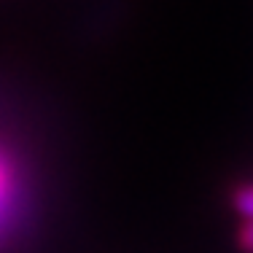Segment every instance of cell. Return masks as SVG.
Wrapping results in <instances>:
<instances>
[{"mask_svg":"<svg viewBox=\"0 0 253 253\" xmlns=\"http://www.w3.org/2000/svg\"><path fill=\"white\" fill-rule=\"evenodd\" d=\"M38 221V172L27 148L0 124V253H11Z\"/></svg>","mask_w":253,"mask_h":253,"instance_id":"1","label":"cell"},{"mask_svg":"<svg viewBox=\"0 0 253 253\" xmlns=\"http://www.w3.org/2000/svg\"><path fill=\"white\" fill-rule=\"evenodd\" d=\"M229 208L237 215L234 243L243 253H253V175L237 178L229 186Z\"/></svg>","mask_w":253,"mask_h":253,"instance_id":"2","label":"cell"}]
</instances>
